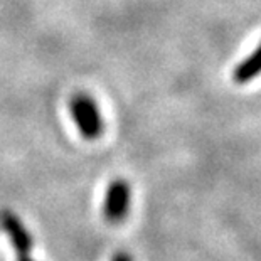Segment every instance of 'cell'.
<instances>
[{
	"mask_svg": "<svg viewBox=\"0 0 261 261\" xmlns=\"http://www.w3.org/2000/svg\"><path fill=\"white\" fill-rule=\"evenodd\" d=\"M0 224L4 231L7 232L10 243L17 254H29L32 249V238L22 221L15 216L12 211H2L0 213Z\"/></svg>",
	"mask_w": 261,
	"mask_h": 261,
	"instance_id": "cell-3",
	"label": "cell"
},
{
	"mask_svg": "<svg viewBox=\"0 0 261 261\" xmlns=\"http://www.w3.org/2000/svg\"><path fill=\"white\" fill-rule=\"evenodd\" d=\"M17 261H34L29 254H17Z\"/></svg>",
	"mask_w": 261,
	"mask_h": 261,
	"instance_id": "cell-6",
	"label": "cell"
},
{
	"mask_svg": "<svg viewBox=\"0 0 261 261\" xmlns=\"http://www.w3.org/2000/svg\"><path fill=\"white\" fill-rule=\"evenodd\" d=\"M132 189L123 179H116L110 184L103 204V216L108 223H120L128 214Z\"/></svg>",
	"mask_w": 261,
	"mask_h": 261,
	"instance_id": "cell-2",
	"label": "cell"
},
{
	"mask_svg": "<svg viewBox=\"0 0 261 261\" xmlns=\"http://www.w3.org/2000/svg\"><path fill=\"white\" fill-rule=\"evenodd\" d=\"M112 261H133V259H132V256H130L128 253L120 251V253H116V254H115Z\"/></svg>",
	"mask_w": 261,
	"mask_h": 261,
	"instance_id": "cell-5",
	"label": "cell"
},
{
	"mask_svg": "<svg viewBox=\"0 0 261 261\" xmlns=\"http://www.w3.org/2000/svg\"><path fill=\"white\" fill-rule=\"evenodd\" d=\"M69 112L80 133L88 140H96L103 133L105 123L96 107V101L88 94H76L71 98Z\"/></svg>",
	"mask_w": 261,
	"mask_h": 261,
	"instance_id": "cell-1",
	"label": "cell"
},
{
	"mask_svg": "<svg viewBox=\"0 0 261 261\" xmlns=\"http://www.w3.org/2000/svg\"><path fill=\"white\" fill-rule=\"evenodd\" d=\"M258 74H261V44L254 49L246 59H243L232 71V81L236 85H246L253 81Z\"/></svg>",
	"mask_w": 261,
	"mask_h": 261,
	"instance_id": "cell-4",
	"label": "cell"
}]
</instances>
